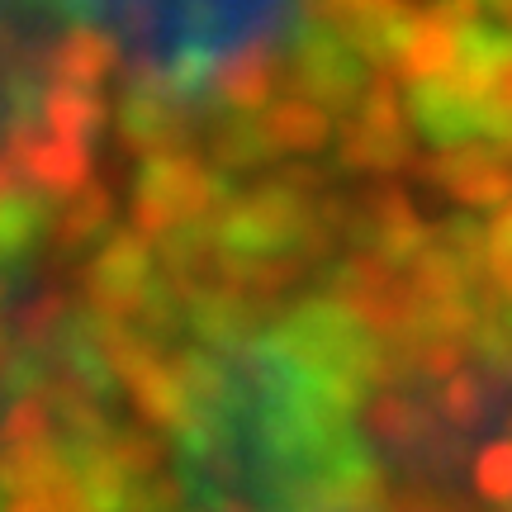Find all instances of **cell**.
<instances>
[{
  "label": "cell",
  "instance_id": "cell-1",
  "mask_svg": "<svg viewBox=\"0 0 512 512\" xmlns=\"http://www.w3.org/2000/svg\"><path fill=\"white\" fill-rule=\"evenodd\" d=\"M294 24V0H152L124 67L204 100L223 62L256 43H285Z\"/></svg>",
  "mask_w": 512,
  "mask_h": 512
},
{
  "label": "cell",
  "instance_id": "cell-2",
  "mask_svg": "<svg viewBox=\"0 0 512 512\" xmlns=\"http://www.w3.org/2000/svg\"><path fill=\"white\" fill-rule=\"evenodd\" d=\"M271 337L280 347H290L318 380H328L342 399H356L380 375V361H384L375 328L361 313H351L337 294L304 299L299 309H290L275 323Z\"/></svg>",
  "mask_w": 512,
  "mask_h": 512
},
{
  "label": "cell",
  "instance_id": "cell-3",
  "mask_svg": "<svg viewBox=\"0 0 512 512\" xmlns=\"http://www.w3.org/2000/svg\"><path fill=\"white\" fill-rule=\"evenodd\" d=\"M228 195H233V176L223 166L190 157L181 147L152 152L133 181V228L152 242L185 228H204L228 204Z\"/></svg>",
  "mask_w": 512,
  "mask_h": 512
},
{
  "label": "cell",
  "instance_id": "cell-4",
  "mask_svg": "<svg viewBox=\"0 0 512 512\" xmlns=\"http://www.w3.org/2000/svg\"><path fill=\"white\" fill-rule=\"evenodd\" d=\"M285 86L328 105L332 114H351L370 91V62L351 53L318 19L304 15L285 38Z\"/></svg>",
  "mask_w": 512,
  "mask_h": 512
},
{
  "label": "cell",
  "instance_id": "cell-5",
  "mask_svg": "<svg viewBox=\"0 0 512 512\" xmlns=\"http://www.w3.org/2000/svg\"><path fill=\"white\" fill-rule=\"evenodd\" d=\"M209 105L200 95H185L176 86H166L162 76H124V95L114 105V133H119V147L124 152H138V157H152V152H171L195 138V124H200Z\"/></svg>",
  "mask_w": 512,
  "mask_h": 512
},
{
  "label": "cell",
  "instance_id": "cell-6",
  "mask_svg": "<svg viewBox=\"0 0 512 512\" xmlns=\"http://www.w3.org/2000/svg\"><path fill=\"white\" fill-rule=\"evenodd\" d=\"M337 162L342 171H403L418 162L413 147V124L403 114V95H394V81H375L361 105L342 119V138H337Z\"/></svg>",
  "mask_w": 512,
  "mask_h": 512
},
{
  "label": "cell",
  "instance_id": "cell-7",
  "mask_svg": "<svg viewBox=\"0 0 512 512\" xmlns=\"http://www.w3.org/2000/svg\"><path fill=\"white\" fill-rule=\"evenodd\" d=\"M418 176L460 209H498L512 200V157L489 138L437 147L432 157L418 162Z\"/></svg>",
  "mask_w": 512,
  "mask_h": 512
},
{
  "label": "cell",
  "instance_id": "cell-8",
  "mask_svg": "<svg viewBox=\"0 0 512 512\" xmlns=\"http://www.w3.org/2000/svg\"><path fill=\"white\" fill-rule=\"evenodd\" d=\"M304 15L332 29L370 67H399L403 43L418 19L408 0H313Z\"/></svg>",
  "mask_w": 512,
  "mask_h": 512
},
{
  "label": "cell",
  "instance_id": "cell-9",
  "mask_svg": "<svg viewBox=\"0 0 512 512\" xmlns=\"http://www.w3.org/2000/svg\"><path fill=\"white\" fill-rule=\"evenodd\" d=\"M48 0H0V128L29 110L38 15Z\"/></svg>",
  "mask_w": 512,
  "mask_h": 512
},
{
  "label": "cell",
  "instance_id": "cell-10",
  "mask_svg": "<svg viewBox=\"0 0 512 512\" xmlns=\"http://www.w3.org/2000/svg\"><path fill=\"white\" fill-rule=\"evenodd\" d=\"M119 67V38L105 24L91 19H67L57 29L48 62H43V81H62V86H105Z\"/></svg>",
  "mask_w": 512,
  "mask_h": 512
},
{
  "label": "cell",
  "instance_id": "cell-11",
  "mask_svg": "<svg viewBox=\"0 0 512 512\" xmlns=\"http://www.w3.org/2000/svg\"><path fill=\"white\" fill-rule=\"evenodd\" d=\"M256 128L271 147V157H280V152H323L332 143V110L309 100V95L285 91L275 95L271 105L256 110Z\"/></svg>",
  "mask_w": 512,
  "mask_h": 512
},
{
  "label": "cell",
  "instance_id": "cell-12",
  "mask_svg": "<svg viewBox=\"0 0 512 512\" xmlns=\"http://www.w3.org/2000/svg\"><path fill=\"white\" fill-rule=\"evenodd\" d=\"M34 119L57 138H72V143H91L105 133L110 124V105L100 86H62V81H43L34 105Z\"/></svg>",
  "mask_w": 512,
  "mask_h": 512
},
{
  "label": "cell",
  "instance_id": "cell-13",
  "mask_svg": "<svg viewBox=\"0 0 512 512\" xmlns=\"http://www.w3.org/2000/svg\"><path fill=\"white\" fill-rule=\"evenodd\" d=\"M110 219H114V195L110 185L100 181H86L76 190L67 209L53 214V228H48V238H53V252L57 256H81L91 252L100 238H110Z\"/></svg>",
  "mask_w": 512,
  "mask_h": 512
},
{
  "label": "cell",
  "instance_id": "cell-14",
  "mask_svg": "<svg viewBox=\"0 0 512 512\" xmlns=\"http://www.w3.org/2000/svg\"><path fill=\"white\" fill-rule=\"evenodd\" d=\"M484 275L494 313L512 328V200L498 204V214L484 223Z\"/></svg>",
  "mask_w": 512,
  "mask_h": 512
},
{
  "label": "cell",
  "instance_id": "cell-15",
  "mask_svg": "<svg viewBox=\"0 0 512 512\" xmlns=\"http://www.w3.org/2000/svg\"><path fill=\"white\" fill-rule=\"evenodd\" d=\"M62 19H91V24H105L119 43H133L143 34V19L152 0H48Z\"/></svg>",
  "mask_w": 512,
  "mask_h": 512
},
{
  "label": "cell",
  "instance_id": "cell-16",
  "mask_svg": "<svg viewBox=\"0 0 512 512\" xmlns=\"http://www.w3.org/2000/svg\"><path fill=\"white\" fill-rule=\"evenodd\" d=\"M475 479H479V494L484 498H494V503H512V437L484 446Z\"/></svg>",
  "mask_w": 512,
  "mask_h": 512
},
{
  "label": "cell",
  "instance_id": "cell-17",
  "mask_svg": "<svg viewBox=\"0 0 512 512\" xmlns=\"http://www.w3.org/2000/svg\"><path fill=\"white\" fill-rule=\"evenodd\" d=\"M408 5H413V0H408ZM422 5H427V0H422Z\"/></svg>",
  "mask_w": 512,
  "mask_h": 512
}]
</instances>
